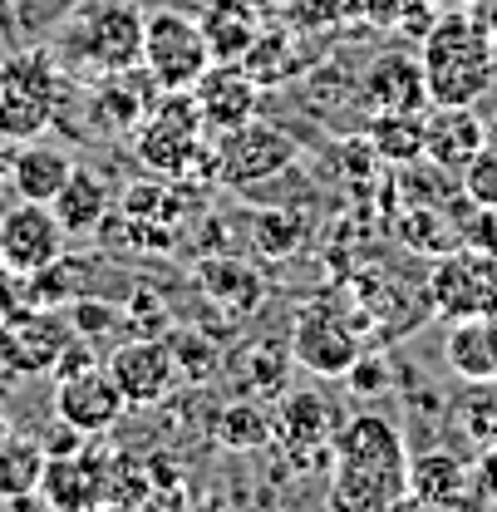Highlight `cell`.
<instances>
[{
  "mask_svg": "<svg viewBox=\"0 0 497 512\" xmlns=\"http://www.w3.org/2000/svg\"><path fill=\"white\" fill-rule=\"evenodd\" d=\"M340 512H389L409 503V448L384 414H350L330 444V493Z\"/></svg>",
  "mask_w": 497,
  "mask_h": 512,
  "instance_id": "obj_1",
  "label": "cell"
},
{
  "mask_svg": "<svg viewBox=\"0 0 497 512\" xmlns=\"http://www.w3.org/2000/svg\"><path fill=\"white\" fill-rule=\"evenodd\" d=\"M419 64L429 104H478L497 74V45L488 40L478 10H448L424 30Z\"/></svg>",
  "mask_w": 497,
  "mask_h": 512,
  "instance_id": "obj_2",
  "label": "cell"
},
{
  "mask_svg": "<svg viewBox=\"0 0 497 512\" xmlns=\"http://www.w3.org/2000/svg\"><path fill=\"white\" fill-rule=\"evenodd\" d=\"M202 114H197V99L192 89H158V99L148 104V114L138 119L133 133V148H138V163L153 173V178H187L197 168V158H212L202 148Z\"/></svg>",
  "mask_w": 497,
  "mask_h": 512,
  "instance_id": "obj_3",
  "label": "cell"
},
{
  "mask_svg": "<svg viewBox=\"0 0 497 512\" xmlns=\"http://www.w3.org/2000/svg\"><path fill=\"white\" fill-rule=\"evenodd\" d=\"M60 74L45 50H25L0 60V138L30 143L45 138L60 114Z\"/></svg>",
  "mask_w": 497,
  "mask_h": 512,
  "instance_id": "obj_4",
  "label": "cell"
},
{
  "mask_svg": "<svg viewBox=\"0 0 497 512\" xmlns=\"http://www.w3.org/2000/svg\"><path fill=\"white\" fill-rule=\"evenodd\" d=\"M296 163V138L281 124L251 114L247 124L217 133V148H212V173L217 183L227 188H256V183H271L276 173H286Z\"/></svg>",
  "mask_w": 497,
  "mask_h": 512,
  "instance_id": "obj_5",
  "label": "cell"
},
{
  "mask_svg": "<svg viewBox=\"0 0 497 512\" xmlns=\"http://www.w3.org/2000/svg\"><path fill=\"white\" fill-rule=\"evenodd\" d=\"M79 35L74 50L94 64L99 74L143 69V10L128 0H84L69 20Z\"/></svg>",
  "mask_w": 497,
  "mask_h": 512,
  "instance_id": "obj_6",
  "label": "cell"
},
{
  "mask_svg": "<svg viewBox=\"0 0 497 512\" xmlns=\"http://www.w3.org/2000/svg\"><path fill=\"white\" fill-rule=\"evenodd\" d=\"M212 64L207 35L187 10H153L143 15V69L158 89H192V79Z\"/></svg>",
  "mask_w": 497,
  "mask_h": 512,
  "instance_id": "obj_7",
  "label": "cell"
},
{
  "mask_svg": "<svg viewBox=\"0 0 497 512\" xmlns=\"http://www.w3.org/2000/svg\"><path fill=\"white\" fill-rule=\"evenodd\" d=\"M340 414L325 394L315 389H291L276 409H271V444L281 448V458L296 473H311L320 463H330V444H335Z\"/></svg>",
  "mask_w": 497,
  "mask_h": 512,
  "instance_id": "obj_8",
  "label": "cell"
},
{
  "mask_svg": "<svg viewBox=\"0 0 497 512\" xmlns=\"http://www.w3.org/2000/svg\"><path fill=\"white\" fill-rule=\"evenodd\" d=\"M429 301L443 320L497 316V256L473 247L443 252L429 271Z\"/></svg>",
  "mask_w": 497,
  "mask_h": 512,
  "instance_id": "obj_9",
  "label": "cell"
},
{
  "mask_svg": "<svg viewBox=\"0 0 497 512\" xmlns=\"http://www.w3.org/2000/svg\"><path fill=\"white\" fill-rule=\"evenodd\" d=\"M104 370L124 389L128 409L168 404L173 389H178V365H173V350H168L163 335H133L124 345H114L104 355Z\"/></svg>",
  "mask_w": 497,
  "mask_h": 512,
  "instance_id": "obj_10",
  "label": "cell"
},
{
  "mask_svg": "<svg viewBox=\"0 0 497 512\" xmlns=\"http://www.w3.org/2000/svg\"><path fill=\"white\" fill-rule=\"evenodd\" d=\"M360 335L355 325L340 316L335 306H301V316L291 325V355L296 365H306L320 380H345V370L360 360Z\"/></svg>",
  "mask_w": 497,
  "mask_h": 512,
  "instance_id": "obj_11",
  "label": "cell"
},
{
  "mask_svg": "<svg viewBox=\"0 0 497 512\" xmlns=\"http://www.w3.org/2000/svg\"><path fill=\"white\" fill-rule=\"evenodd\" d=\"M64 242H69V232L50 202L20 197L15 207L0 212V261L15 276H35L40 266H50L55 256H64Z\"/></svg>",
  "mask_w": 497,
  "mask_h": 512,
  "instance_id": "obj_12",
  "label": "cell"
},
{
  "mask_svg": "<svg viewBox=\"0 0 497 512\" xmlns=\"http://www.w3.org/2000/svg\"><path fill=\"white\" fill-rule=\"evenodd\" d=\"M124 409H128L124 389L114 384V375L99 360L84 365V370H74V375H64V380H55V414H60L69 429L89 434V439H104L109 429H119Z\"/></svg>",
  "mask_w": 497,
  "mask_h": 512,
  "instance_id": "obj_13",
  "label": "cell"
},
{
  "mask_svg": "<svg viewBox=\"0 0 497 512\" xmlns=\"http://www.w3.org/2000/svg\"><path fill=\"white\" fill-rule=\"evenodd\" d=\"M192 99H197L202 124L212 133H227L261 109V84L242 60H212L192 79Z\"/></svg>",
  "mask_w": 497,
  "mask_h": 512,
  "instance_id": "obj_14",
  "label": "cell"
},
{
  "mask_svg": "<svg viewBox=\"0 0 497 512\" xmlns=\"http://www.w3.org/2000/svg\"><path fill=\"white\" fill-rule=\"evenodd\" d=\"M89 444L45 458V473H40V503L45 508H64V512L104 508V453Z\"/></svg>",
  "mask_w": 497,
  "mask_h": 512,
  "instance_id": "obj_15",
  "label": "cell"
},
{
  "mask_svg": "<svg viewBox=\"0 0 497 512\" xmlns=\"http://www.w3.org/2000/svg\"><path fill=\"white\" fill-rule=\"evenodd\" d=\"M360 99L370 114H419L429 109V84H424V64L419 55L389 50L360 74Z\"/></svg>",
  "mask_w": 497,
  "mask_h": 512,
  "instance_id": "obj_16",
  "label": "cell"
},
{
  "mask_svg": "<svg viewBox=\"0 0 497 512\" xmlns=\"http://www.w3.org/2000/svg\"><path fill=\"white\" fill-rule=\"evenodd\" d=\"M488 143V124L473 104H429L424 109V163L438 173H458Z\"/></svg>",
  "mask_w": 497,
  "mask_h": 512,
  "instance_id": "obj_17",
  "label": "cell"
},
{
  "mask_svg": "<svg viewBox=\"0 0 497 512\" xmlns=\"http://www.w3.org/2000/svg\"><path fill=\"white\" fill-rule=\"evenodd\" d=\"M409 503L414 508H468L473 498V463L448 448L409 453Z\"/></svg>",
  "mask_w": 497,
  "mask_h": 512,
  "instance_id": "obj_18",
  "label": "cell"
},
{
  "mask_svg": "<svg viewBox=\"0 0 497 512\" xmlns=\"http://www.w3.org/2000/svg\"><path fill=\"white\" fill-rule=\"evenodd\" d=\"M197 25L207 35L212 60H247V50L266 30V15H261V0H207Z\"/></svg>",
  "mask_w": 497,
  "mask_h": 512,
  "instance_id": "obj_19",
  "label": "cell"
},
{
  "mask_svg": "<svg viewBox=\"0 0 497 512\" xmlns=\"http://www.w3.org/2000/svg\"><path fill=\"white\" fill-rule=\"evenodd\" d=\"M69 173H74L69 148L50 143V138H30V143H15L10 192L15 197H30V202H55V192L69 183Z\"/></svg>",
  "mask_w": 497,
  "mask_h": 512,
  "instance_id": "obj_20",
  "label": "cell"
},
{
  "mask_svg": "<svg viewBox=\"0 0 497 512\" xmlns=\"http://www.w3.org/2000/svg\"><path fill=\"white\" fill-rule=\"evenodd\" d=\"M55 217L64 222V232L69 237H84V232H99L104 227V217L114 212V188L104 183V173H94V168H79L74 163V173H69V183L55 192Z\"/></svg>",
  "mask_w": 497,
  "mask_h": 512,
  "instance_id": "obj_21",
  "label": "cell"
},
{
  "mask_svg": "<svg viewBox=\"0 0 497 512\" xmlns=\"http://www.w3.org/2000/svg\"><path fill=\"white\" fill-rule=\"evenodd\" d=\"M197 291L217 306V311H227V316H247L261 306V276L251 271L247 261H237V256H212V261H202L197 266Z\"/></svg>",
  "mask_w": 497,
  "mask_h": 512,
  "instance_id": "obj_22",
  "label": "cell"
},
{
  "mask_svg": "<svg viewBox=\"0 0 497 512\" xmlns=\"http://www.w3.org/2000/svg\"><path fill=\"white\" fill-rule=\"evenodd\" d=\"M45 448L30 434H10L0 444V503H40Z\"/></svg>",
  "mask_w": 497,
  "mask_h": 512,
  "instance_id": "obj_23",
  "label": "cell"
},
{
  "mask_svg": "<svg viewBox=\"0 0 497 512\" xmlns=\"http://www.w3.org/2000/svg\"><path fill=\"white\" fill-rule=\"evenodd\" d=\"M374 158L409 168L424 163V109L419 114H370V133H365Z\"/></svg>",
  "mask_w": 497,
  "mask_h": 512,
  "instance_id": "obj_24",
  "label": "cell"
},
{
  "mask_svg": "<svg viewBox=\"0 0 497 512\" xmlns=\"http://www.w3.org/2000/svg\"><path fill=\"white\" fill-rule=\"evenodd\" d=\"M212 434L222 448H266L271 444V409L261 399H227L212 419Z\"/></svg>",
  "mask_w": 497,
  "mask_h": 512,
  "instance_id": "obj_25",
  "label": "cell"
},
{
  "mask_svg": "<svg viewBox=\"0 0 497 512\" xmlns=\"http://www.w3.org/2000/svg\"><path fill=\"white\" fill-rule=\"evenodd\" d=\"M360 10L370 25L414 35V40H424V30L438 20V0H360Z\"/></svg>",
  "mask_w": 497,
  "mask_h": 512,
  "instance_id": "obj_26",
  "label": "cell"
},
{
  "mask_svg": "<svg viewBox=\"0 0 497 512\" xmlns=\"http://www.w3.org/2000/svg\"><path fill=\"white\" fill-rule=\"evenodd\" d=\"M153 483H148V463H138L133 453H104V503H148Z\"/></svg>",
  "mask_w": 497,
  "mask_h": 512,
  "instance_id": "obj_27",
  "label": "cell"
},
{
  "mask_svg": "<svg viewBox=\"0 0 497 512\" xmlns=\"http://www.w3.org/2000/svg\"><path fill=\"white\" fill-rule=\"evenodd\" d=\"M251 237L266 256H291L306 237V222H301V212H261L251 222Z\"/></svg>",
  "mask_w": 497,
  "mask_h": 512,
  "instance_id": "obj_28",
  "label": "cell"
},
{
  "mask_svg": "<svg viewBox=\"0 0 497 512\" xmlns=\"http://www.w3.org/2000/svg\"><path fill=\"white\" fill-rule=\"evenodd\" d=\"M458 188L468 202H478V207H493L497 212V148L493 143H483L463 168H458Z\"/></svg>",
  "mask_w": 497,
  "mask_h": 512,
  "instance_id": "obj_29",
  "label": "cell"
},
{
  "mask_svg": "<svg viewBox=\"0 0 497 512\" xmlns=\"http://www.w3.org/2000/svg\"><path fill=\"white\" fill-rule=\"evenodd\" d=\"M355 10H360V0H286L291 30H330Z\"/></svg>",
  "mask_w": 497,
  "mask_h": 512,
  "instance_id": "obj_30",
  "label": "cell"
},
{
  "mask_svg": "<svg viewBox=\"0 0 497 512\" xmlns=\"http://www.w3.org/2000/svg\"><path fill=\"white\" fill-rule=\"evenodd\" d=\"M453 227H458V247L497 256V212L493 207H478V202L463 197V217H453Z\"/></svg>",
  "mask_w": 497,
  "mask_h": 512,
  "instance_id": "obj_31",
  "label": "cell"
},
{
  "mask_svg": "<svg viewBox=\"0 0 497 512\" xmlns=\"http://www.w3.org/2000/svg\"><path fill=\"white\" fill-rule=\"evenodd\" d=\"M64 316H69V325H74V335H84V340L99 335V330H114V325H119L114 306H104V301H69Z\"/></svg>",
  "mask_w": 497,
  "mask_h": 512,
  "instance_id": "obj_32",
  "label": "cell"
},
{
  "mask_svg": "<svg viewBox=\"0 0 497 512\" xmlns=\"http://www.w3.org/2000/svg\"><path fill=\"white\" fill-rule=\"evenodd\" d=\"M345 380L355 394H384V384H389V365H384V355H365L360 350V360L345 370Z\"/></svg>",
  "mask_w": 497,
  "mask_h": 512,
  "instance_id": "obj_33",
  "label": "cell"
},
{
  "mask_svg": "<svg viewBox=\"0 0 497 512\" xmlns=\"http://www.w3.org/2000/svg\"><path fill=\"white\" fill-rule=\"evenodd\" d=\"M473 498L478 503H497V439H488L478 463H473Z\"/></svg>",
  "mask_w": 497,
  "mask_h": 512,
  "instance_id": "obj_34",
  "label": "cell"
},
{
  "mask_svg": "<svg viewBox=\"0 0 497 512\" xmlns=\"http://www.w3.org/2000/svg\"><path fill=\"white\" fill-rule=\"evenodd\" d=\"M468 434H473L478 444L497 439V394H478V399L468 404Z\"/></svg>",
  "mask_w": 497,
  "mask_h": 512,
  "instance_id": "obj_35",
  "label": "cell"
},
{
  "mask_svg": "<svg viewBox=\"0 0 497 512\" xmlns=\"http://www.w3.org/2000/svg\"><path fill=\"white\" fill-rule=\"evenodd\" d=\"M10 158H15V143H10V138H0V197L10 192Z\"/></svg>",
  "mask_w": 497,
  "mask_h": 512,
  "instance_id": "obj_36",
  "label": "cell"
},
{
  "mask_svg": "<svg viewBox=\"0 0 497 512\" xmlns=\"http://www.w3.org/2000/svg\"><path fill=\"white\" fill-rule=\"evenodd\" d=\"M478 20H483V30H488V40L497 45V0H478Z\"/></svg>",
  "mask_w": 497,
  "mask_h": 512,
  "instance_id": "obj_37",
  "label": "cell"
},
{
  "mask_svg": "<svg viewBox=\"0 0 497 512\" xmlns=\"http://www.w3.org/2000/svg\"><path fill=\"white\" fill-rule=\"evenodd\" d=\"M15 434V424H10V409H5V399H0V444Z\"/></svg>",
  "mask_w": 497,
  "mask_h": 512,
  "instance_id": "obj_38",
  "label": "cell"
},
{
  "mask_svg": "<svg viewBox=\"0 0 497 512\" xmlns=\"http://www.w3.org/2000/svg\"><path fill=\"white\" fill-rule=\"evenodd\" d=\"M483 124H488V143L497 148V109H493V119H483Z\"/></svg>",
  "mask_w": 497,
  "mask_h": 512,
  "instance_id": "obj_39",
  "label": "cell"
},
{
  "mask_svg": "<svg viewBox=\"0 0 497 512\" xmlns=\"http://www.w3.org/2000/svg\"><path fill=\"white\" fill-rule=\"evenodd\" d=\"M261 5H266V0H261Z\"/></svg>",
  "mask_w": 497,
  "mask_h": 512,
  "instance_id": "obj_40",
  "label": "cell"
}]
</instances>
